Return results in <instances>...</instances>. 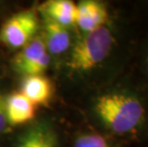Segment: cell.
I'll use <instances>...</instances> for the list:
<instances>
[{
    "label": "cell",
    "instance_id": "cell-1",
    "mask_svg": "<svg viewBox=\"0 0 148 147\" xmlns=\"http://www.w3.org/2000/svg\"><path fill=\"white\" fill-rule=\"evenodd\" d=\"M89 103L97 131L114 140L148 147V96L128 68L118 83L99 91Z\"/></svg>",
    "mask_w": 148,
    "mask_h": 147
},
{
    "label": "cell",
    "instance_id": "cell-2",
    "mask_svg": "<svg viewBox=\"0 0 148 147\" xmlns=\"http://www.w3.org/2000/svg\"><path fill=\"white\" fill-rule=\"evenodd\" d=\"M140 23L135 30L122 36L111 15L104 25L82 34L77 39L71 49L68 68L79 76L89 77L105 69L118 53L133 57Z\"/></svg>",
    "mask_w": 148,
    "mask_h": 147
},
{
    "label": "cell",
    "instance_id": "cell-3",
    "mask_svg": "<svg viewBox=\"0 0 148 147\" xmlns=\"http://www.w3.org/2000/svg\"><path fill=\"white\" fill-rule=\"evenodd\" d=\"M38 28L36 15L31 11L20 12L6 20L0 31V40L12 48H20L33 39Z\"/></svg>",
    "mask_w": 148,
    "mask_h": 147
},
{
    "label": "cell",
    "instance_id": "cell-4",
    "mask_svg": "<svg viewBox=\"0 0 148 147\" xmlns=\"http://www.w3.org/2000/svg\"><path fill=\"white\" fill-rule=\"evenodd\" d=\"M50 55L40 37L33 38L14 58V70L26 77L40 76L49 66Z\"/></svg>",
    "mask_w": 148,
    "mask_h": 147
},
{
    "label": "cell",
    "instance_id": "cell-5",
    "mask_svg": "<svg viewBox=\"0 0 148 147\" xmlns=\"http://www.w3.org/2000/svg\"><path fill=\"white\" fill-rule=\"evenodd\" d=\"M143 3V20L128 69L136 77L148 96V0H144Z\"/></svg>",
    "mask_w": 148,
    "mask_h": 147
},
{
    "label": "cell",
    "instance_id": "cell-6",
    "mask_svg": "<svg viewBox=\"0 0 148 147\" xmlns=\"http://www.w3.org/2000/svg\"><path fill=\"white\" fill-rule=\"evenodd\" d=\"M77 18L75 25L82 33H89L104 25L111 17L106 3L96 0H83L77 4Z\"/></svg>",
    "mask_w": 148,
    "mask_h": 147
},
{
    "label": "cell",
    "instance_id": "cell-7",
    "mask_svg": "<svg viewBox=\"0 0 148 147\" xmlns=\"http://www.w3.org/2000/svg\"><path fill=\"white\" fill-rule=\"evenodd\" d=\"M8 123L18 125L26 123L36 116V105L21 93H14L6 98Z\"/></svg>",
    "mask_w": 148,
    "mask_h": 147
},
{
    "label": "cell",
    "instance_id": "cell-8",
    "mask_svg": "<svg viewBox=\"0 0 148 147\" xmlns=\"http://www.w3.org/2000/svg\"><path fill=\"white\" fill-rule=\"evenodd\" d=\"M45 45L47 51L53 55L66 52L71 46V33L67 27L62 26L47 17L45 24Z\"/></svg>",
    "mask_w": 148,
    "mask_h": 147
},
{
    "label": "cell",
    "instance_id": "cell-9",
    "mask_svg": "<svg viewBox=\"0 0 148 147\" xmlns=\"http://www.w3.org/2000/svg\"><path fill=\"white\" fill-rule=\"evenodd\" d=\"M52 92L50 80L41 76L26 77L22 84L21 94L34 105L46 104L51 98Z\"/></svg>",
    "mask_w": 148,
    "mask_h": 147
},
{
    "label": "cell",
    "instance_id": "cell-10",
    "mask_svg": "<svg viewBox=\"0 0 148 147\" xmlns=\"http://www.w3.org/2000/svg\"><path fill=\"white\" fill-rule=\"evenodd\" d=\"M44 12L48 18L62 26L68 27L77 22V6L70 0H52L44 4Z\"/></svg>",
    "mask_w": 148,
    "mask_h": 147
},
{
    "label": "cell",
    "instance_id": "cell-11",
    "mask_svg": "<svg viewBox=\"0 0 148 147\" xmlns=\"http://www.w3.org/2000/svg\"><path fill=\"white\" fill-rule=\"evenodd\" d=\"M56 137L46 125H34L28 129L15 143L14 147H56Z\"/></svg>",
    "mask_w": 148,
    "mask_h": 147
},
{
    "label": "cell",
    "instance_id": "cell-12",
    "mask_svg": "<svg viewBox=\"0 0 148 147\" xmlns=\"http://www.w3.org/2000/svg\"><path fill=\"white\" fill-rule=\"evenodd\" d=\"M115 140L97 130H88L75 139L73 147H116Z\"/></svg>",
    "mask_w": 148,
    "mask_h": 147
},
{
    "label": "cell",
    "instance_id": "cell-13",
    "mask_svg": "<svg viewBox=\"0 0 148 147\" xmlns=\"http://www.w3.org/2000/svg\"><path fill=\"white\" fill-rule=\"evenodd\" d=\"M8 120L6 114V98L0 95V133L5 130Z\"/></svg>",
    "mask_w": 148,
    "mask_h": 147
}]
</instances>
